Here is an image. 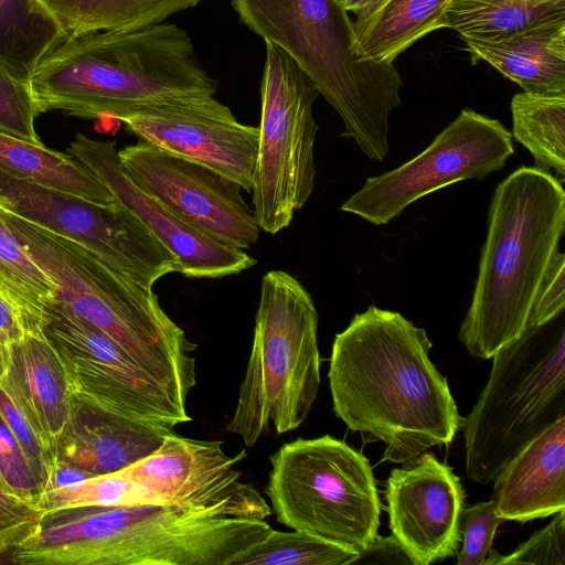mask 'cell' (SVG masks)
Wrapping results in <instances>:
<instances>
[{
	"label": "cell",
	"instance_id": "obj_25",
	"mask_svg": "<svg viewBox=\"0 0 565 565\" xmlns=\"http://www.w3.org/2000/svg\"><path fill=\"white\" fill-rule=\"evenodd\" d=\"M565 20V0H451L446 24L461 39L494 40Z\"/></svg>",
	"mask_w": 565,
	"mask_h": 565
},
{
	"label": "cell",
	"instance_id": "obj_39",
	"mask_svg": "<svg viewBox=\"0 0 565 565\" xmlns=\"http://www.w3.org/2000/svg\"><path fill=\"white\" fill-rule=\"evenodd\" d=\"M384 0H341L347 12H353L356 19L364 18L375 11Z\"/></svg>",
	"mask_w": 565,
	"mask_h": 565
},
{
	"label": "cell",
	"instance_id": "obj_13",
	"mask_svg": "<svg viewBox=\"0 0 565 565\" xmlns=\"http://www.w3.org/2000/svg\"><path fill=\"white\" fill-rule=\"evenodd\" d=\"M43 331L62 361L75 398L158 426L174 428L192 420L185 402L58 301L51 307Z\"/></svg>",
	"mask_w": 565,
	"mask_h": 565
},
{
	"label": "cell",
	"instance_id": "obj_26",
	"mask_svg": "<svg viewBox=\"0 0 565 565\" xmlns=\"http://www.w3.org/2000/svg\"><path fill=\"white\" fill-rule=\"evenodd\" d=\"M68 36L159 24L202 0H40Z\"/></svg>",
	"mask_w": 565,
	"mask_h": 565
},
{
	"label": "cell",
	"instance_id": "obj_14",
	"mask_svg": "<svg viewBox=\"0 0 565 565\" xmlns=\"http://www.w3.org/2000/svg\"><path fill=\"white\" fill-rule=\"evenodd\" d=\"M118 154L131 181L192 228L239 249L257 243L260 228L237 182L143 141Z\"/></svg>",
	"mask_w": 565,
	"mask_h": 565
},
{
	"label": "cell",
	"instance_id": "obj_30",
	"mask_svg": "<svg viewBox=\"0 0 565 565\" xmlns=\"http://www.w3.org/2000/svg\"><path fill=\"white\" fill-rule=\"evenodd\" d=\"M44 513L36 501L14 493L0 479V563H10L12 553L36 532Z\"/></svg>",
	"mask_w": 565,
	"mask_h": 565
},
{
	"label": "cell",
	"instance_id": "obj_6",
	"mask_svg": "<svg viewBox=\"0 0 565 565\" xmlns=\"http://www.w3.org/2000/svg\"><path fill=\"white\" fill-rule=\"evenodd\" d=\"M239 21L287 53L340 115L343 137L371 160L388 153L402 77L362 49L341 0H231Z\"/></svg>",
	"mask_w": 565,
	"mask_h": 565
},
{
	"label": "cell",
	"instance_id": "obj_11",
	"mask_svg": "<svg viewBox=\"0 0 565 565\" xmlns=\"http://www.w3.org/2000/svg\"><path fill=\"white\" fill-rule=\"evenodd\" d=\"M513 153L512 135L499 120L462 109L425 150L394 170L367 178L340 210L385 225L429 193L503 169Z\"/></svg>",
	"mask_w": 565,
	"mask_h": 565
},
{
	"label": "cell",
	"instance_id": "obj_20",
	"mask_svg": "<svg viewBox=\"0 0 565 565\" xmlns=\"http://www.w3.org/2000/svg\"><path fill=\"white\" fill-rule=\"evenodd\" d=\"M492 481L503 521L524 523L565 510V416L527 443Z\"/></svg>",
	"mask_w": 565,
	"mask_h": 565
},
{
	"label": "cell",
	"instance_id": "obj_9",
	"mask_svg": "<svg viewBox=\"0 0 565 565\" xmlns=\"http://www.w3.org/2000/svg\"><path fill=\"white\" fill-rule=\"evenodd\" d=\"M269 461L265 492L280 524L355 554L375 539L381 505L361 452L324 435L286 443Z\"/></svg>",
	"mask_w": 565,
	"mask_h": 565
},
{
	"label": "cell",
	"instance_id": "obj_4",
	"mask_svg": "<svg viewBox=\"0 0 565 565\" xmlns=\"http://www.w3.org/2000/svg\"><path fill=\"white\" fill-rule=\"evenodd\" d=\"M565 226V192L550 172L521 167L494 190L470 307L458 338L490 359L526 329Z\"/></svg>",
	"mask_w": 565,
	"mask_h": 565
},
{
	"label": "cell",
	"instance_id": "obj_12",
	"mask_svg": "<svg viewBox=\"0 0 565 565\" xmlns=\"http://www.w3.org/2000/svg\"><path fill=\"white\" fill-rule=\"evenodd\" d=\"M0 201L8 210L83 244L145 288L179 271L175 256L117 201L109 206L0 170Z\"/></svg>",
	"mask_w": 565,
	"mask_h": 565
},
{
	"label": "cell",
	"instance_id": "obj_34",
	"mask_svg": "<svg viewBox=\"0 0 565 565\" xmlns=\"http://www.w3.org/2000/svg\"><path fill=\"white\" fill-rule=\"evenodd\" d=\"M0 416L25 454L33 472L41 484L43 493L49 486L55 460L45 449L23 413L1 387Z\"/></svg>",
	"mask_w": 565,
	"mask_h": 565
},
{
	"label": "cell",
	"instance_id": "obj_10",
	"mask_svg": "<svg viewBox=\"0 0 565 565\" xmlns=\"http://www.w3.org/2000/svg\"><path fill=\"white\" fill-rule=\"evenodd\" d=\"M262 114L253 179L258 227L277 234L288 227L315 189L313 103L319 92L295 61L266 43L260 84Z\"/></svg>",
	"mask_w": 565,
	"mask_h": 565
},
{
	"label": "cell",
	"instance_id": "obj_31",
	"mask_svg": "<svg viewBox=\"0 0 565 565\" xmlns=\"http://www.w3.org/2000/svg\"><path fill=\"white\" fill-rule=\"evenodd\" d=\"M509 555L491 550L484 565H565V510Z\"/></svg>",
	"mask_w": 565,
	"mask_h": 565
},
{
	"label": "cell",
	"instance_id": "obj_17",
	"mask_svg": "<svg viewBox=\"0 0 565 565\" xmlns=\"http://www.w3.org/2000/svg\"><path fill=\"white\" fill-rule=\"evenodd\" d=\"M115 141L77 134L66 153L86 166L115 201L131 212L177 258L179 271L191 278L237 275L257 264L243 249L222 244L192 228L139 189L126 173Z\"/></svg>",
	"mask_w": 565,
	"mask_h": 565
},
{
	"label": "cell",
	"instance_id": "obj_8",
	"mask_svg": "<svg viewBox=\"0 0 565 565\" xmlns=\"http://www.w3.org/2000/svg\"><path fill=\"white\" fill-rule=\"evenodd\" d=\"M490 375L463 418L467 477L491 482L533 438L565 416L564 311L527 326L492 356Z\"/></svg>",
	"mask_w": 565,
	"mask_h": 565
},
{
	"label": "cell",
	"instance_id": "obj_15",
	"mask_svg": "<svg viewBox=\"0 0 565 565\" xmlns=\"http://www.w3.org/2000/svg\"><path fill=\"white\" fill-rule=\"evenodd\" d=\"M213 96L151 102L131 109L118 120L138 141L205 166L250 192L258 127L239 122L232 110Z\"/></svg>",
	"mask_w": 565,
	"mask_h": 565
},
{
	"label": "cell",
	"instance_id": "obj_27",
	"mask_svg": "<svg viewBox=\"0 0 565 565\" xmlns=\"http://www.w3.org/2000/svg\"><path fill=\"white\" fill-rule=\"evenodd\" d=\"M0 298L26 331L43 330L57 298L55 282L28 255L0 209Z\"/></svg>",
	"mask_w": 565,
	"mask_h": 565
},
{
	"label": "cell",
	"instance_id": "obj_16",
	"mask_svg": "<svg viewBox=\"0 0 565 565\" xmlns=\"http://www.w3.org/2000/svg\"><path fill=\"white\" fill-rule=\"evenodd\" d=\"M385 499L392 535L413 565L454 556L461 541L465 491L452 469L425 451L394 469Z\"/></svg>",
	"mask_w": 565,
	"mask_h": 565
},
{
	"label": "cell",
	"instance_id": "obj_35",
	"mask_svg": "<svg viewBox=\"0 0 565 565\" xmlns=\"http://www.w3.org/2000/svg\"><path fill=\"white\" fill-rule=\"evenodd\" d=\"M0 479L14 493L39 502L41 484L18 440L0 416Z\"/></svg>",
	"mask_w": 565,
	"mask_h": 565
},
{
	"label": "cell",
	"instance_id": "obj_23",
	"mask_svg": "<svg viewBox=\"0 0 565 565\" xmlns=\"http://www.w3.org/2000/svg\"><path fill=\"white\" fill-rule=\"evenodd\" d=\"M451 0H384L371 14L355 19L353 28L367 55L380 63L395 58L428 33L447 28Z\"/></svg>",
	"mask_w": 565,
	"mask_h": 565
},
{
	"label": "cell",
	"instance_id": "obj_3",
	"mask_svg": "<svg viewBox=\"0 0 565 565\" xmlns=\"http://www.w3.org/2000/svg\"><path fill=\"white\" fill-rule=\"evenodd\" d=\"M28 86L40 114L118 119L151 102L214 95L217 82L189 34L162 22L68 36L34 67Z\"/></svg>",
	"mask_w": 565,
	"mask_h": 565
},
{
	"label": "cell",
	"instance_id": "obj_32",
	"mask_svg": "<svg viewBox=\"0 0 565 565\" xmlns=\"http://www.w3.org/2000/svg\"><path fill=\"white\" fill-rule=\"evenodd\" d=\"M39 115L28 84L0 65V130L32 143H42L35 130Z\"/></svg>",
	"mask_w": 565,
	"mask_h": 565
},
{
	"label": "cell",
	"instance_id": "obj_7",
	"mask_svg": "<svg viewBox=\"0 0 565 565\" xmlns=\"http://www.w3.org/2000/svg\"><path fill=\"white\" fill-rule=\"evenodd\" d=\"M318 312L290 274L262 279L252 349L225 429L253 447L270 428L281 435L308 417L320 386Z\"/></svg>",
	"mask_w": 565,
	"mask_h": 565
},
{
	"label": "cell",
	"instance_id": "obj_18",
	"mask_svg": "<svg viewBox=\"0 0 565 565\" xmlns=\"http://www.w3.org/2000/svg\"><path fill=\"white\" fill-rule=\"evenodd\" d=\"M0 387L23 413L55 460L67 426L73 395L62 361L43 330L26 331L9 345Z\"/></svg>",
	"mask_w": 565,
	"mask_h": 565
},
{
	"label": "cell",
	"instance_id": "obj_36",
	"mask_svg": "<svg viewBox=\"0 0 565 565\" xmlns=\"http://www.w3.org/2000/svg\"><path fill=\"white\" fill-rule=\"evenodd\" d=\"M565 308V255L559 250L553 258L535 296L527 326H542Z\"/></svg>",
	"mask_w": 565,
	"mask_h": 565
},
{
	"label": "cell",
	"instance_id": "obj_19",
	"mask_svg": "<svg viewBox=\"0 0 565 565\" xmlns=\"http://www.w3.org/2000/svg\"><path fill=\"white\" fill-rule=\"evenodd\" d=\"M173 428L135 420L73 396L55 461L94 476L124 469L154 452Z\"/></svg>",
	"mask_w": 565,
	"mask_h": 565
},
{
	"label": "cell",
	"instance_id": "obj_28",
	"mask_svg": "<svg viewBox=\"0 0 565 565\" xmlns=\"http://www.w3.org/2000/svg\"><path fill=\"white\" fill-rule=\"evenodd\" d=\"M512 137L534 158L535 168L565 175V96L518 93L511 99Z\"/></svg>",
	"mask_w": 565,
	"mask_h": 565
},
{
	"label": "cell",
	"instance_id": "obj_37",
	"mask_svg": "<svg viewBox=\"0 0 565 565\" xmlns=\"http://www.w3.org/2000/svg\"><path fill=\"white\" fill-rule=\"evenodd\" d=\"M351 564H412L407 554L395 539L375 536L371 544L351 561Z\"/></svg>",
	"mask_w": 565,
	"mask_h": 565
},
{
	"label": "cell",
	"instance_id": "obj_2",
	"mask_svg": "<svg viewBox=\"0 0 565 565\" xmlns=\"http://www.w3.org/2000/svg\"><path fill=\"white\" fill-rule=\"evenodd\" d=\"M263 497L45 512L15 565H230L273 529Z\"/></svg>",
	"mask_w": 565,
	"mask_h": 565
},
{
	"label": "cell",
	"instance_id": "obj_22",
	"mask_svg": "<svg viewBox=\"0 0 565 565\" xmlns=\"http://www.w3.org/2000/svg\"><path fill=\"white\" fill-rule=\"evenodd\" d=\"M0 170L19 179L58 190L94 204L116 201L86 166L68 153L32 143L0 130Z\"/></svg>",
	"mask_w": 565,
	"mask_h": 565
},
{
	"label": "cell",
	"instance_id": "obj_5",
	"mask_svg": "<svg viewBox=\"0 0 565 565\" xmlns=\"http://www.w3.org/2000/svg\"><path fill=\"white\" fill-rule=\"evenodd\" d=\"M3 218L33 262L55 282L58 301L111 339L142 371L186 403L196 384L198 345L152 291L83 244L3 206Z\"/></svg>",
	"mask_w": 565,
	"mask_h": 565
},
{
	"label": "cell",
	"instance_id": "obj_33",
	"mask_svg": "<svg viewBox=\"0 0 565 565\" xmlns=\"http://www.w3.org/2000/svg\"><path fill=\"white\" fill-rule=\"evenodd\" d=\"M493 500L476 503L462 510L461 550L457 553L458 565H484L499 524Z\"/></svg>",
	"mask_w": 565,
	"mask_h": 565
},
{
	"label": "cell",
	"instance_id": "obj_29",
	"mask_svg": "<svg viewBox=\"0 0 565 565\" xmlns=\"http://www.w3.org/2000/svg\"><path fill=\"white\" fill-rule=\"evenodd\" d=\"M355 553L301 531L271 529L230 565H350Z\"/></svg>",
	"mask_w": 565,
	"mask_h": 565
},
{
	"label": "cell",
	"instance_id": "obj_1",
	"mask_svg": "<svg viewBox=\"0 0 565 565\" xmlns=\"http://www.w3.org/2000/svg\"><path fill=\"white\" fill-rule=\"evenodd\" d=\"M425 329L399 312L369 307L332 344L329 385L335 415L383 458L404 463L449 445L461 428L447 379L429 359Z\"/></svg>",
	"mask_w": 565,
	"mask_h": 565
},
{
	"label": "cell",
	"instance_id": "obj_40",
	"mask_svg": "<svg viewBox=\"0 0 565 565\" xmlns=\"http://www.w3.org/2000/svg\"><path fill=\"white\" fill-rule=\"evenodd\" d=\"M7 369V352L0 342V380L3 377Z\"/></svg>",
	"mask_w": 565,
	"mask_h": 565
},
{
	"label": "cell",
	"instance_id": "obj_38",
	"mask_svg": "<svg viewBox=\"0 0 565 565\" xmlns=\"http://www.w3.org/2000/svg\"><path fill=\"white\" fill-rule=\"evenodd\" d=\"M25 330L15 311L0 298V342L7 349L24 337Z\"/></svg>",
	"mask_w": 565,
	"mask_h": 565
},
{
	"label": "cell",
	"instance_id": "obj_24",
	"mask_svg": "<svg viewBox=\"0 0 565 565\" xmlns=\"http://www.w3.org/2000/svg\"><path fill=\"white\" fill-rule=\"evenodd\" d=\"M68 35L40 0H0V65L26 83L34 67Z\"/></svg>",
	"mask_w": 565,
	"mask_h": 565
},
{
	"label": "cell",
	"instance_id": "obj_21",
	"mask_svg": "<svg viewBox=\"0 0 565 565\" xmlns=\"http://www.w3.org/2000/svg\"><path fill=\"white\" fill-rule=\"evenodd\" d=\"M462 40L473 64L486 61L523 92L565 96V20L494 40Z\"/></svg>",
	"mask_w": 565,
	"mask_h": 565
}]
</instances>
